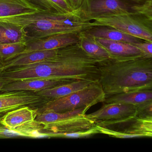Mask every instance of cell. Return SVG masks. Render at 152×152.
I'll return each mask as SVG.
<instances>
[{"instance_id": "1", "label": "cell", "mask_w": 152, "mask_h": 152, "mask_svg": "<svg viewBox=\"0 0 152 152\" xmlns=\"http://www.w3.org/2000/svg\"><path fill=\"white\" fill-rule=\"evenodd\" d=\"M103 59L86 53L78 43L60 48L56 56L43 61L0 72V79L8 82L38 79L96 83L100 80L99 63Z\"/></svg>"}, {"instance_id": "2", "label": "cell", "mask_w": 152, "mask_h": 152, "mask_svg": "<svg viewBox=\"0 0 152 152\" xmlns=\"http://www.w3.org/2000/svg\"><path fill=\"white\" fill-rule=\"evenodd\" d=\"M99 69V83L106 98L127 92L152 91V58L104 59Z\"/></svg>"}, {"instance_id": "3", "label": "cell", "mask_w": 152, "mask_h": 152, "mask_svg": "<svg viewBox=\"0 0 152 152\" xmlns=\"http://www.w3.org/2000/svg\"><path fill=\"white\" fill-rule=\"evenodd\" d=\"M0 21L14 22L24 26L26 34V43L59 34H79L93 27L86 15L80 11L58 14L40 11Z\"/></svg>"}, {"instance_id": "4", "label": "cell", "mask_w": 152, "mask_h": 152, "mask_svg": "<svg viewBox=\"0 0 152 152\" xmlns=\"http://www.w3.org/2000/svg\"><path fill=\"white\" fill-rule=\"evenodd\" d=\"M88 108H81L64 113H37L35 120L42 125L41 133L45 138L56 133L85 131L95 126L96 121L86 112Z\"/></svg>"}, {"instance_id": "5", "label": "cell", "mask_w": 152, "mask_h": 152, "mask_svg": "<svg viewBox=\"0 0 152 152\" xmlns=\"http://www.w3.org/2000/svg\"><path fill=\"white\" fill-rule=\"evenodd\" d=\"M92 26L110 27L152 43V20L136 12L110 14L88 18Z\"/></svg>"}, {"instance_id": "6", "label": "cell", "mask_w": 152, "mask_h": 152, "mask_svg": "<svg viewBox=\"0 0 152 152\" xmlns=\"http://www.w3.org/2000/svg\"><path fill=\"white\" fill-rule=\"evenodd\" d=\"M105 94L99 82L63 97L52 99L37 109V113H64L81 108H89L104 102Z\"/></svg>"}, {"instance_id": "7", "label": "cell", "mask_w": 152, "mask_h": 152, "mask_svg": "<svg viewBox=\"0 0 152 152\" xmlns=\"http://www.w3.org/2000/svg\"><path fill=\"white\" fill-rule=\"evenodd\" d=\"M36 92L18 91L2 93L0 94V119L9 112L21 107L37 109L50 101Z\"/></svg>"}, {"instance_id": "8", "label": "cell", "mask_w": 152, "mask_h": 152, "mask_svg": "<svg viewBox=\"0 0 152 152\" xmlns=\"http://www.w3.org/2000/svg\"><path fill=\"white\" fill-rule=\"evenodd\" d=\"M79 34H59L29 42L26 44V49L23 53L34 51L55 50L76 44L79 42Z\"/></svg>"}, {"instance_id": "9", "label": "cell", "mask_w": 152, "mask_h": 152, "mask_svg": "<svg viewBox=\"0 0 152 152\" xmlns=\"http://www.w3.org/2000/svg\"><path fill=\"white\" fill-rule=\"evenodd\" d=\"M137 106L128 104L105 103L98 110L88 114L97 121L119 120L136 117Z\"/></svg>"}, {"instance_id": "10", "label": "cell", "mask_w": 152, "mask_h": 152, "mask_svg": "<svg viewBox=\"0 0 152 152\" xmlns=\"http://www.w3.org/2000/svg\"><path fill=\"white\" fill-rule=\"evenodd\" d=\"M105 127L136 136L152 137V119L135 117L131 119L105 122Z\"/></svg>"}, {"instance_id": "11", "label": "cell", "mask_w": 152, "mask_h": 152, "mask_svg": "<svg viewBox=\"0 0 152 152\" xmlns=\"http://www.w3.org/2000/svg\"><path fill=\"white\" fill-rule=\"evenodd\" d=\"M133 4L127 0H91L87 18L110 14L134 12Z\"/></svg>"}, {"instance_id": "12", "label": "cell", "mask_w": 152, "mask_h": 152, "mask_svg": "<svg viewBox=\"0 0 152 152\" xmlns=\"http://www.w3.org/2000/svg\"><path fill=\"white\" fill-rule=\"evenodd\" d=\"M71 82L66 80L53 79H22L8 82L0 92L1 93L18 91H29L37 92L44 89L52 88Z\"/></svg>"}, {"instance_id": "13", "label": "cell", "mask_w": 152, "mask_h": 152, "mask_svg": "<svg viewBox=\"0 0 152 152\" xmlns=\"http://www.w3.org/2000/svg\"><path fill=\"white\" fill-rule=\"evenodd\" d=\"M93 38L106 49L112 58L128 59L142 56L141 51L134 44L99 37Z\"/></svg>"}, {"instance_id": "14", "label": "cell", "mask_w": 152, "mask_h": 152, "mask_svg": "<svg viewBox=\"0 0 152 152\" xmlns=\"http://www.w3.org/2000/svg\"><path fill=\"white\" fill-rule=\"evenodd\" d=\"M40 11L30 0H0V20Z\"/></svg>"}, {"instance_id": "15", "label": "cell", "mask_w": 152, "mask_h": 152, "mask_svg": "<svg viewBox=\"0 0 152 152\" xmlns=\"http://www.w3.org/2000/svg\"><path fill=\"white\" fill-rule=\"evenodd\" d=\"M37 109L28 106L9 112L0 119V124L10 129H15L34 121L37 116Z\"/></svg>"}, {"instance_id": "16", "label": "cell", "mask_w": 152, "mask_h": 152, "mask_svg": "<svg viewBox=\"0 0 152 152\" xmlns=\"http://www.w3.org/2000/svg\"><path fill=\"white\" fill-rule=\"evenodd\" d=\"M59 49L34 51L21 54L9 61L2 63L3 67L0 72L14 67L26 66L43 61L56 56Z\"/></svg>"}, {"instance_id": "17", "label": "cell", "mask_w": 152, "mask_h": 152, "mask_svg": "<svg viewBox=\"0 0 152 152\" xmlns=\"http://www.w3.org/2000/svg\"><path fill=\"white\" fill-rule=\"evenodd\" d=\"M83 32L91 37L104 38L112 41L125 42L132 44L145 41L110 27L104 26L92 27Z\"/></svg>"}, {"instance_id": "18", "label": "cell", "mask_w": 152, "mask_h": 152, "mask_svg": "<svg viewBox=\"0 0 152 152\" xmlns=\"http://www.w3.org/2000/svg\"><path fill=\"white\" fill-rule=\"evenodd\" d=\"M26 43L25 27L18 23L0 21V44Z\"/></svg>"}, {"instance_id": "19", "label": "cell", "mask_w": 152, "mask_h": 152, "mask_svg": "<svg viewBox=\"0 0 152 152\" xmlns=\"http://www.w3.org/2000/svg\"><path fill=\"white\" fill-rule=\"evenodd\" d=\"M97 83V82H96ZM94 82L87 80H78L69 82L65 84L36 92L37 94L50 98L51 100L63 97L84 89Z\"/></svg>"}, {"instance_id": "20", "label": "cell", "mask_w": 152, "mask_h": 152, "mask_svg": "<svg viewBox=\"0 0 152 152\" xmlns=\"http://www.w3.org/2000/svg\"><path fill=\"white\" fill-rule=\"evenodd\" d=\"M152 100V91H139L114 95L105 98L104 103L128 104L138 106Z\"/></svg>"}, {"instance_id": "21", "label": "cell", "mask_w": 152, "mask_h": 152, "mask_svg": "<svg viewBox=\"0 0 152 152\" xmlns=\"http://www.w3.org/2000/svg\"><path fill=\"white\" fill-rule=\"evenodd\" d=\"M79 44L84 52L94 57L101 59L112 58L110 53L96 43L93 37L86 35L84 32L80 33Z\"/></svg>"}, {"instance_id": "22", "label": "cell", "mask_w": 152, "mask_h": 152, "mask_svg": "<svg viewBox=\"0 0 152 152\" xmlns=\"http://www.w3.org/2000/svg\"><path fill=\"white\" fill-rule=\"evenodd\" d=\"M42 10L51 13L68 14L75 11L66 0H30Z\"/></svg>"}, {"instance_id": "23", "label": "cell", "mask_w": 152, "mask_h": 152, "mask_svg": "<svg viewBox=\"0 0 152 152\" xmlns=\"http://www.w3.org/2000/svg\"><path fill=\"white\" fill-rule=\"evenodd\" d=\"M26 44L23 43L0 44V62L12 59L24 52Z\"/></svg>"}, {"instance_id": "24", "label": "cell", "mask_w": 152, "mask_h": 152, "mask_svg": "<svg viewBox=\"0 0 152 152\" xmlns=\"http://www.w3.org/2000/svg\"><path fill=\"white\" fill-rule=\"evenodd\" d=\"M99 134L95 128L79 132L72 133H56L50 134L48 135V137H64V138H80L88 137L95 134Z\"/></svg>"}, {"instance_id": "25", "label": "cell", "mask_w": 152, "mask_h": 152, "mask_svg": "<svg viewBox=\"0 0 152 152\" xmlns=\"http://www.w3.org/2000/svg\"><path fill=\"white\" fill-rule=\"evenodd\" d=\"M95 128L98 131L99 134H104L107 135L112 137L120 138L137 137L136 136L123 133V132H120V131L113 130V129H110L101 126H98L96 124Z\"/></svg>"}, {"instance_id": "26", "label": "cell", "mask_w": 152, "mask_h": 152, "mask_svg": "<svg viewBox=\"0 0 152 152\" xmlns=\"http://www.w3.org/2000/svg\"><path fill=\"white\" fill-rule=\"evenodd\" d=\"M136 117L152 119V100L137 106Z\"/></svg>"}, {"instance_id": "27", "label": "cell", "mask_w": 152, "mask_h": 152, "mask_svg": "<svg viewBox=\"0 0 152 152\" xmlns=\"http://www.w3.org/2000/svg\"><path fill=\"white\" fill-rule=\"evenodd\" d=\"M66 1L74 10L81 12L87 16L91 0H66Z\"/></svg>"}, {"instance_id": "28", "label": "cell", "mask_w": 152, "mask_h": 152, "mask_svg": "<svg viewBox=\"0 0 152 152\" xmlns=\"http://www.w3.org/2000/svg\"><path fill=\"white\" fill-rule=\"evenodd\" d=\"M132 9L134 12L140 13L152 20V2L133 5Z\"/></svg>"}, {"instance_id": "29", "label": "cell", "mask_w": 152, "mask_h": 152, "mask_svg": "<svg viewBox=\"0 0 152 152\" xmlns=\"http://www.w3.org/2000/svg\"><path fill=\"white\" fill-rule=\"evenodd\" d=\"M134 45L141 51L143 56L152 58V42L145 41L144 42L134 44Z\"/></svg>"}, {"instance_id": "30", "label": "cell", "mask_w": 152, "mask_h": 152, "mask_svg": "<svg viewBox=\"0 0 152 152\" xmlns=\"http://www.w3.org/2000/svg\"><path fill=\"white\" fill-rule=\"evenodd\" d=\"M131 3L133 5L137 4H141L146 2H151L152 0H127Z\"/></svg>"}, {"instance_id": "31", "label": "cell", "mask_w": 152, "mask_h": 152, "mask_svg": "<svg viewBox=\"0 0 152 152\" xmlns=\"http://www.w3.org/2000/svg\"><path fill=\"white\" fill-rule=\"evenodd\" d=\"M8 81H5L3 79H0V91L1 90L2 88H3L4 85L8 83Z\"/></svg>"}, {"instance_id": "32", "label": "cell", "mask_w": 152, "mask_h": 152, "mask_svg": "<svg viewBox=\"0 0 152 152\" xmlns=\"http://www.w3.org/2000/svg\"><path fill=\"white\" fill-rule=\"evenodd\" d=\"M3 67V65L2 64V63H1V62H0V71H1V70L2 68Z\"/></svg>"}]
</instances>
